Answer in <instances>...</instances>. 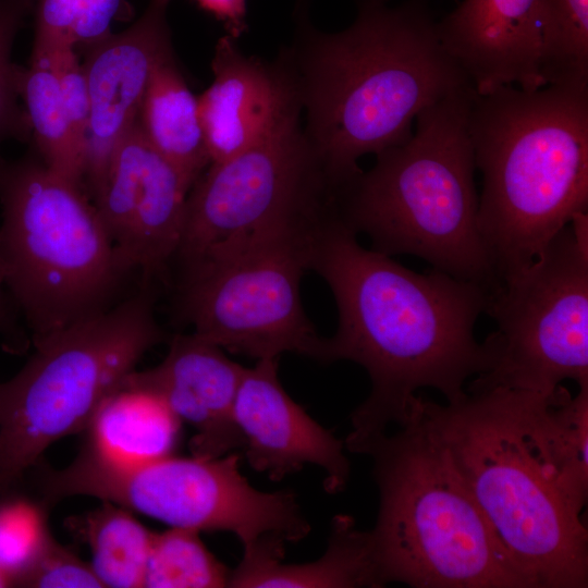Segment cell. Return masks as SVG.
Returning a JSON list of instances; mask_svg holds the SVG:
<instances>
[{
  "mask_svg": "<svg viewBox=\"0 0 588 588\" xmlns=\"http://www.w3.org/2000/svg\"><path fill=\"white\" fill-rule=\"evenodd\" d=\"M21 314L9 293L0 259V339L5 348L14 353L23 352L32 342Z\"/></svg>",
  "mask_w": 588,
  "mask_h": 588,
  "instance_id": "4dcf8cb0",
  "label": "cell"
},
{
  "mask_svg": "<svg viewBox=\"0 0 588 588\" xmlns=\"http://www.w3.org/2000/svg\"><path fill=\"white\" fill-rule=\"evenodd\" d=\"M476 94L469 86L425 108L411 138L377 154L376 164L335 201L341 219L365 233L371 249L417 256L492 293L499 280L479 229L468 132Z\"/></svg>",
  "mask_w": 588,
  "mask_h": 588,
  "instance_id": "5b68a950",
  "label": "cell"
},
{
  "mask_svg": "<svg viewBox=\"0 0 588 588\" xmlns=\"http://www.w3.org/2000/svg\"><path fill=\"white\" fill-rule=\"evenodd\" d=\"M182 421L138 370L130 372L100 403L82 453L100 463L139 466L174 455Z\"/></svg>",
  "mask_w": 588,
  "mask_h": 588,
  "instance_id": "ac0fdd59",
  "label": "cell"
},
{
  "mask_svg": "<svg viewBox=\"0 0 588 588\" xmlns=\"http://www.w3.org/2000/svg\"><path fill=\"white\" fill-rule=\"evenodd\" d=\"M120 0H39L34 44L54 49L94 44L108 34Z\"/></svg>",
  "mask_w": 588,
  "mask_h": 588,
  "instance_id": "4316f807",
  "label": "cell"
},
{
  "mask_svg": "<svg viewBox=\"0 0 588 588\" xmlns=\"http://www.w3.org/2000/svg\"><path fill=\"white\" fill-rule=\"evenodd\" d=\"M172 0H148L119 34L91 44L83 64L90 100L84 187L89 197L103 177L114 146L134 126L152 72L172 54L167 12Z\"/></svg>",
  "mask_w": 588,
  "mask_h": 588,
  "instance_id": "4fadbf2b",
  "label": "cell"
},
{
  "mask_svg": "<svg viewBox=\"0 0 588 588\" xmlns=\"http://www.w3.org/2000/svg\"><path fill=\"white\" fill-rule=\"evenodd\" d=\"M211 68L212 83L198 97L210 163L244 151L302 109L284 69L244 54L229 35L217 42Z\"/></svg>",
  "mask_w": 588,
  "mask_h": 588,
  "instance_id": "9a60e30c",
  "label": "cell"
},
{
  "mask_svg": "<svg viewBox=\"0 0 588 588\" xmlns=\"http://www.w3.org/2000/svg\"><path fill=\"white\" fill-rule=\"evenodd\" d=\"M486 313L488 369L468 391L548 394L569 379L588 384V215L579 213L524 270L503 281Z\"/></svg>",
  "mask_w": 588,
  "mask_h": 588,
  "instance_id": "30bf717a",
  "label": "cell"
},
{
  "mask_svg": "<svg viewBox=\"0 0 588 588\" xmlns=\"http://www.w3.org/2000/svg\"><path fill=\"white\" fill-rule=\"evenodd\" d=\"M546 85L588 84V0H538Z\"/></svg>",
  "mask_w": 588,
  "mask_h": 588,
  "instance_id": "603a6c76",
  "label": "cell"
},
{
  "mask_svg": "<svg viewBox=\"0 0 588 588\" xmlns=\"http://www.w3.org/2000/svg\"><path fill=\"white\" fill-rule=\"evenodd\" d=\"M152 285L36 341L0 383V492L56 441L86 429L105 397L164 338Z\"/></svg>",
  "mask_w": 588,
  "mask_h": 588,
  "instance_id": "ba28073f",
  "label": "cell"
},
{
  "mask_svg": "<svg viewBox=\"0 0 588 588\" xmlns=\"http://www.w3.org/2000/svg\"><path fill=\"white\" fill-rule=\"evenodd\" d=\"M244 368L217 344L189 332L174 334L163 360L139 372L193 428V455L212 458L242 446L234 404Z\"/></svg>",
  "mask_w": 588,
  "mask_h": 588,
  "instance_id": "e0dca14e",
  "label": "cell"
},
{
  "mask_svg": "<svg viewBox=\"0 0 588 588\" xmlns=\"http://www.w3.org/2000/svg\"><path fill=\"white\" fill-rule=\"evenodd\" d=\"M89 563L103 588H140L154 538L131 511L105 502L78 523Z\"/></svg>",
  "mask_w": 588,
  "mask_h": 588,
  "instance_id": "7402d4cb",
  "label": "cell"
},
{
  "mask_svg": "<svg viewBox=\"0 0 588 588\" xmlns=\"http://www.w3.org/2000/svg\"><path fill=\"white\" fill-rule=\"evenodd\" d=\"M196 2L219 20L232 38L237 39L246 30V0H196Z\"/></svg>",
  "mask_w": 588,
  "mask_h": 588,
  "instance_id": "1f68e13d",
  "label": "cell"
},
{
  "mask_svg": "<svg viewBox=\"0 0 588 588\" xmlns=\"http://www.w3.org/2000/svg\"><path fill=\"white\" fill-rule=\"evenodd\" d=\"M137 124L147 143L192 185L209 166L198 97L188 88L173 54L152 72Z\"/></svg>",
  "mask_w": 588,
  "mask_h": 588,
  "instance_id": "ffe728a7",
  "label": "cell"
},
{
  "mask_svg": "<svg viewBox=\"0 0 588 588\" xmlns=\"http://www.w3.org/2000/svg\"><path fill=\"white\" fill-rule=\"evenodd\" d=\"M298 115L244 151L210 163L194 182L174 259L181 272L311 226L330 209L334 191Z\"/></svg>",
  "mask_w": 588,
  "mask_h": 588,
  "instance_id": "9c48e42d",
  "label": "cell"
},
{
  "mask_svg": "<svg viewBox=\"0 0 588 588\" xmlns=\"http://www.w3.org/2000/svg\"><path fill=\"white\" fill-rule=\"evenodd\" d=\"M56 71L64 110L86 162L90 100L85 72L74 48L57 50Z\"/></svg>",
  "mask_w": 588,
  "mask_h": 588,
  "instance_id": "f546056e",
  "label": "cell"
},
{
  "mask_svg": "<svg viewBox=\"0 0 588 588\" xmlns=\"http://www.w3.org/2000/svg\"><path fill=\"white\" fill-rule=\"evenodd\" d=\"M199 534L176 527L155 532L143 587H229L231 571L207 549Z\"/></svg>",
  "mask_w": 588,
  "mask_h": 588,
  "instance_id": "cb8c5ba5",
  "label": "cell"
},
{
  "mask_svg": "<svg viewBox=\"0 0 588 588\" xmlns=\"http://www.w3.org/2000/svg\"><path fill=\"white\" fill-rule=\"evenodd\" d=\"M468 132L483 179L479 229L501 284L588 210V84L476 94Z\"/></svg>",
  "mask_w": 588,
  "mask_h": 588,
  "instance_id": "277c9868",
  "label": "cell"
},
{
  "mask_svg": "<svg viewBox=\"0 0 588 588\" xmlns=\"http://www.w3.org/2000/svg\"><path fill=\"white\" fill-rule=\"evenodd\" d=\"M11 587L9 579L0 572V588Z\"/></svg>",
  "mask_w": 588,
  "mask_h": 588,
  "instance_id": "d6a6232c",
  "label": "cell"
},
{
  "mask_svg": "<svg viewBox=\"0 0 588 588\" xmlns=\"http://www.w3.org/2000/svg\"><path fill=\"white\" fill-rule=\"evenodd\" d=\"M234 419L248 464L281 480L305 465L326 473L328 492L343 489L350 478L344 442L311 418L283 389L278 358L258 359L244 368L234 404Z\"/></svg>",
  "mask_w": 588,
  "mask_h": 588,
  "instance_id": "5bb4252c",
  "label": "cell"
},
{
  "mask_svg": "<svg viewBox=\"0 0 588 588\" xmlns=\"http://www.w3.org/2000/svg\"><path fill=\"white\" fill-rule=\"evenodd\" d=\"M35 0H0V145L8 139H26L30 126L21 108L23 68L13 62V45Z\"/></svg>",
  "mask_w": 588,
  "mask_h": 588,
  "instance_id": "83f0119b",
  "label": "cell"
},
{
  "mask_svg": "<svg viewBox=\"0 0 588 588\" xmlns=\"http://www.w3.org/2000/svg\"><path fill=\"white\" fill-rule=\"evenodd\" d=\"M318 222L220 264L182 272L180 319L191 332L231 353L258 360L290 352L324 363L326 338L306 316L299 292Z\"/></svg>",
  "mask_w": 588,
  "mask_h": 588,
  "instance_id": "8fae6325",
  "label": "cell"
},
{
  "mask_svg": "<svg viewBox=\"0 0 588 588\" xmlns=\"http://www.w3.org/2000/svg\"><path fill=\"white\" fill-rule=\"evenodd\" d=\"M0 259L32 342L106 310L131 272L84 186L0 158Z\"/></svg>",
  "mask_w": 588,
  "mask_h": 588,
  "instance_id": "52a82bcc",
  "label": "cell"
},
{
  "mask_svg": "<svg viewBox=\"0 0 588 588\" xmlns=\"http://www.w3.org/2000/svg\"><path fill=\"white\" fill-rule=\"evenodd\" d=\"M16 587L103 588L90 564L53 538Z\"/></svg>",
  "mask_w": 588,
  "mask_h": 588,
  "instance_id": "f1b7e54d",
  "label": "cell"
},
{
  "mask_svg": "<svg viewBox=\"0 0 588 588\" xmlns=\"http://www.w3.org/2000/svg\"><path fill=\"white\" fill-rule=\"evenodd\" d=\"M284 541L265 538L244 549L240 564L231 571L229 587H382L370 530L356 527L344 514L333 517L328 546L317 560L284 564Z\"/></svg>",
  "mask_w": 588,
  "mask_h": 588,
  "instance_id": "d6986e66",
  "label": "cell"
},
{
  "mask_svg": "<svg viewBox=\"0 0 588 588\" xmlns=\"http://www.w3.org/2000/svg\"><path fill=\"white\" fill-rule=\"evenodd\" d=\"M389 1L362 0L353 24L338 33L303 28L281 65L335 191L363 171L362 156L404 144L419 112L473 86L443 48L427 4Z\"/></svg>",
  "mask_w": 588,
  "mask_h": 588,
  "instance_id": "7a4b0ae2",
  "label": "cell"
},
{
  "mask_svg": "<svg viewBox=\"0 0 588 588\" xmlns=\"http://www.w3.org/2000/svg\"><path fill=\"white\" fill-rule=\"evenodd\" d=\"M415 397L407 421L378 437L379 512L370 530L383 584L415 588H530L424 425Z\"/></svg>",
  "mask_w": 588,
  "mask_h": 588,
  "instance_id": "8992f818",
  "label": "cell"
},
{
  "mask_svg": "<svg viewBox=\"0 0 588 588\" xmlns=\"http://www.w3.org/2000/svg\"><path fill=\"white\" fill-rule=\"evenodd\" d=\"M440 41L478 95L503 85L546 86L538 0H464L437 22Z\"/></svg>",
  "mask_w": 588,
  "mask_h": 588,
  "instance_id": "2e32d148",
  "label": "cell"
},
{
  "mask_svg": "<svg viewBox=\"0 0 588 588\" xmlns=\"http://www.w3.org/2000/svg\"><path fill=\"white\" fill-rule=\"evenodd\" d=\"M91 494L169 527L228 531L244 549L268 537L303 540L310 531L293 491L264 492L240 471V455L177 457L139 466H100Z\"/></svg>",
  "mask_w": 588,
  "mask_h": 588,
  "instance_id": "7c38bea8",
  "label": "cell"
},
{
  "mask_svg": "<svg viewBox=\"0 0 588 588\" xmlns=\"http://www.w3.org/2000/svg\"><path fill=\"white\" fill-rule=\"evenodd\" d=\"M356 236L331 209L313 232L308 270L327 282L338 308L324 363L354 362L371 381L344 442L363 454L391 426L407 421L416 390L434 388L453 403L466 395L470 376L488 369L487 345L474 328L490 293L437 269L414 272L364 248Z\"/></svg>",
  "mask_w": 588,
  "mask_h": 588,
  "instance_id": "6da1fadb",
  "label": "cell"
},
{
  "mask_svg": "<svg viewBox=\"0 0 588 588\" xmlns=\"http://www.w3.org/2000/svg\"><path fill=\"white\" fill-rule=\"evenodd\" d=\"M549 394L493 388L444 406L418 396L417 408L529 587L587 588V500L550 454L542 426Z\"/></svg>",
  "mask_w": 588,
  "mask_h": 588,
  "instance_id": "3957f363",
  "label": "cell"
},
{
  "mask_svg": "<svg viewBox=\"0 0 588 588\" xmlns=\"http://www.w3.org/2000/svg\"><path fill=\"white\" fill-rule=\"evenodd\" d=\"M57 50L34 44L29 68L24 70L21 95L41 161L56 173L84 186L85 155L62 102L56 71Z\"/></svg>",
  "mask_w": 588,
  "mask_h": 588,
  "instance_id": "44dd1931",
  "label": "cell"
},
{
  "mask_svg": "<svg viewBox=\"0 0 588 588\" xmlns=\"http://www.w3.org/2000/svg\"><path fill=\"white\" fill-rule=\"evenodd\" d=\"M52 536L44 505L24 495L0 499V572L16 587Z\"/></svg>",
  "mask_w": 588,
  "mask_h": 588,
  "instance_id": "484cf974",
  "label": "cell"
},
{
  "mask_svg": "<svg viewBox=\"0 0 588 588\" xmlns=\"http://www.w3.org/2000/svg\"><path fill=\"white\" fill-rule=\"evenodd\" d=\"M542 425L550 454L567 485L588 493V384L573 396L563 385L548 395Z\"/></svg>",
  "mask_w": 588,
  "mask_h": 588,
  "instance_id": "d4e9b609",
  "label": "cell"
}]
</instances>
